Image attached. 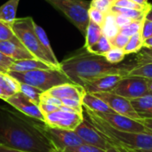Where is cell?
<instances>
[{
  "label": "cell",
  "mask_w": 152,
  "mask_h": 152,
  "mask_svg": "<svg viewBox=\"0 0 152 152\" xmlns=\"http://www.w3.org/2000/svg\"><path fill=\"white\" fill-rule=\"evenodd\" d=\"M45 122L18 110L0 107L3 145L27 152H60L44 131Z\"/></svg>",
  "instance_id": "cell-1"
},
{
  "label": "cell",
  "mask_w": 152,
  "mask_h": 152,
  "mask_svg": "<svg viewBox=\"0 0 152 152\" xmlns=\"http://www.w3.org/2000/svg\"><path fill=\"white\" fill-rule=\"evenodd\" d=\"M61 70L72 83L84 87L89 81L108 74L127 76L137 64L110 63L103 55L86 52L74 54L60 62Z\"/></svg>",
  "instance_id": "cell-2"
},
{
  "label": "cell",
  "mask_w": 152,
  "mask_h": 152,
  "mask_svg": "<svg viewBox=\"0 0 152 152\" xmlns=\"http://www.w3.org/2000/svg\"><path fill=\"white\" fill-rule=\"evenodd\" d=\"M84 116L112 147L125 150L152 149V135L146 133L127 132L116 129L101 119L92 110L84 107Z\"/></svg>",
  "instance_id": "cell-3"
},
{
  "label": "cell",
  "mask_w": 152,
  "mask_h": 152,
  "mask_svg": "<svg viewBox=\"0 0 152 152\" xmlns=\"http://www.w3.org/2000/svg\"><path fill=\"white\" fill-rule=\"evenodd\" d=\"M7 73L20 83L32 86L43 92L62 84L72 83L61 69H35L27 72L8 71Z\"/></svg>",
  "instance_id": "cell-4"
},
{
  "label": "cell",
  "mask_w": 152,
  "mask_h": 152,
  "mask_svg": "<svg viewBox=\"0 0 152 152\" xmlns=\"http://www.w3.org/2000/svg\"><path fill=\"white\" fill-rule=\"evenodd\" d=\"M11 28L14 35L20 39L23 45L34 55L35 58L52 65L49 62L40 45V42L35 30V21L31 17L16 19L11 25Z\"/></svg>",
  "instance_id": "cell-5"
},
{
  "label": "cell",
  "mask_w": 152,
  "mask_h": 152,
  "mask_svg": "<svg viewBox=\"0 0 152 152\" xmlns=\"http://www.w3.org/2000/svg\"><path fill=\"white\" fill-rule=\"evenodd\" d=\"M53 7L62 12L77 29L86 35L90 19L88 10L91 2L86 0H45Z\"/></svg>",
  "instance_id": "cell-6"
},
{
  "label": "cell",
  "mask_w": 152,
  "mask_h": 152,
  "mask_svg": "<svg viewBox=\"0 0 152 152\" xmlns=\"http://www.w3.org/2000/svg\"><path fill=\"white\" fill-rule=\"evenodd\" d=\"M111 93L128 100L142 97L149 94L148 79L141 77L126 76L117 84Z\"/></svg>",
  "instance_id": "cell-7"
},
{
  "label": "cell",
  "mask_w": 152,
  "mask_h": 152,
  "mask_svg": "<svg viewBox=\"0 0 152 152\" xmlns=\"http://www.w3.org/2000/svg\"><path fill=\"white\" fill-rule=\"evenodd\" d=\"M44 131L60 152L66 148L76 147L84 143L82 139L74 131L52 127L46 123L44 125Z\"/></svg>",
  "instance_id": "cell-8"
},
{
  "label": "cell",
  "mask_w": 152,
  "mask_h": 152,
  "mask_svg": "<svg viewBox=\"0 0 152 152\" xmlns=\"http://www.w3.org/2000/svg\"><path fill=\"white\" fill-rule=\"evenodd\" d=\"M84 120V114L58 110L45 116V123L52 127L75 131Z\"/></svg>",
  "instance_id": "cell-9"
},
{
  "label": "cell",
  "mask_w": 152,
  "mask_h": 152,
  "mask_svg": "<svg viewBox=\"0 0 152 152\" xmlns=\"http://www.w3.org/2000/svg\"><path fill=\"white\" fill-rule=\"evenodd\" d=\"M102 100H103L110 108L111 110L120 115L128 117L134 120H140L141 118L135 112L134 109L133 108L130 100L124 98L120 95L113 94L111 92H102V93H96L94 94Z\"/></svg>",
  "instance_id": "cell-10"
},
{
  "label": "cell",
  "mask_w": 152,
  "mask_h": 152,
  "mask_svg": "<svg viewBox=\"0 0 152 152\" xmlns=\"http://www.w3.org/2000/svg\"><path fill=\"white\" fill-rule=\"evenodd\" d=\"M84 142V143L97 147L105 151L112 148L111 144L97 131V129L91 125V123L85 118L81 124L74 131Z\"/></svg>",
  "instance_id": "cell-11"
},
{
  "label": "cell",
  "mask_w": 152,
  "mask_h": 152,
  "mask_svg": "<svg viewBox=\"0 0 152 152\" xmlns=\"http://www.w3.org/2000/svg\"><path fill=\"white\" fill-rule=\"evenodd\" d=\"M96 116H98L104 122L111 126L112 127L127 132L135 133H146V129L142 123L137 120L132 119L128 117L114 113H98L93 111ZM147 134V133H146Z\"/></svg>",
  "instance_id": "cell-12"
},
{
  "label": "cell",
  "mask_w": 152,
  "mask_h": 152,
  "mask_svg": "<svg viewBox=\"0 0 152 152\" xmlns=\"http://www.w3.org/2000/svg\"><path fill=\"white\" fill-rule=\"evenodd\" d=\"M5 102L11 106H12L18 111L30 118L38 119L43 122L45 121V117L41 112L39 106L36 104L35 102H33L30 99H28L20 92L16 93L13 95L8 97L5 100Z\"/></svg>",
  "instance_id": "cell-13"
},
{
  "label": "cell",
  "mask_w": 152,
  "mask_h": 152,
  "mask_svg": "<svg viewBox=\"0 0 152 152\" xmlns=\"http://www.w3.org/2000/svg\"><path fill=\"white\" fill-rule=\"evenodd\" d=\"M0 51L13 61L35 58L16 36L8 40L0 41Z\"/></svg>",
  "instance_id": "cell-14"
},
{
  "label": "cell",
  "mask_w": 152,
  "mask_h": 152,
  "mask_svg": "<svg viewBox=\"0 0 152 152\" xmlns=\"http://www.w3.org/2000/svg\"><path fill=\"white\" fill-rule=\"evenodd\" d=\"M126 76L120 74H108L99 77L86 83L84 86L86 92L90 94L102 93V92H111L112 89L117 86V84Z\"/></svg>",
  "instance_id": "cell-15"
},
{
  "label": "cell",
  "mask_w": 152,
  "mask_h": 152,
  "mask_svg": "<svg viewBox=\"0 0 152 152\" xmlns=\"http://www.w3.org/2000/svg\"><path fill=\"white\" fill-rule=\"evenodd\" d=\"M48 94L56 97L60 100L62 99H75L82 102L83 96L86 93V90L74 83H66L51 88L46 91Z\"/></svg>",
  "instance_id": "cell-16"
},
{
  "label": "cell",
  "mask_w": 152,
  "mask_h": 152,
  "mask_svg": "<svg viewBox=\"0 0 152 152\" xmlns=\"http://www.w3.org/2000/svg\"><path fill=\"white\" fill-rule=\"evenodd\" d=\"M35 69H56L52 65L40 61L38 59H25L14 61L8 71L13 72H27Z\"/></svg>",
  "instance_id": "cell-17"
},
{
  "label": "cell",
  "mask_w": 152,
  "mask_h": 152,
  "mask_svg": "<svg viewBox=\"0 0 152 152\" xmlns=\"http://www.w3.org/2000/svg\"><path fill=\"white\" fill-rule=\"evenodd\" d=\"M83 106L92 111L98 113H114L111 108L101 98L94 94L86 92L82 99Z\"/></svg>",
  "instance_id": "cell-18"
},
{
  "label": "cell",
  "mask_w": 152,
  "mask_h": 152,
  "mask_svg": "<svg viewBox=\"0 0 152 152\" xmlns=\"http://www.w3.org/2000/svg\"><path fill=\"white\" fill-rule=\"evenodd\" d=\"M35 30H36V33H37V36L38 37V40L40 42V45L49 61V62L57 69H61V65H60V62L58 61L53 51V48L51 46V44H50V41L48 39V37L45 33V31L44 30V28L40 26H38L37 24L35 23Z\"/></svg>",
  "instance_id": "cell-19"
},
{
  "label": "cell",
  "mask_w": 152,
  "mask_h": 152,
  "mask_svg": "<svg viewBox=\"0 0 152 152\" xmlns=\"http://www.w3.org/2000/svg\"><path fill=\"white\" fill-rule=\"evenodd\" d=\"M130 102L141 118H152V94H147L142 97L130 100Z\"/></svg>",
  "instance_id": "cell-20"
},
{
  "label": "cell",
  "mask_w": 152,
  "mask_h": 152,
  "mask_svg": "<svg viewBox=\"0 0 152 152\" xmlns=\"http://www.w3.org/2000/svg\"><path fill=\"white\" fill-rule=\"evenodd\" d=\"M0 89L5 101L8 97L20 92V82L7 72L0 71Z\"/></svg>",
  "instance_id": "cell-21"
},
{
  "label": "cell",
  "mask_w": 152,
  "mask_h": 152,
  "mask_svg": "<svg viewBox=\"0 0 152 152\" xmlns=\"http://www.w3.org/2000/svg\"><path fill=\"white\" fill-rule=\"evenodd\" d=\"M20 0H8L0 6V20L12 25L16 20V12Z\"/></svg>",
  "instance_id": "cell-22"
},
{
  "label": "cell",
  "mask_w": 152,
  "mask_h": 152,
  "mask_svg": "<svg viewBox=\"0 0 152 152\" xmlns=\"http://www.w3.org/2000/svg\"><path fill=\"white\" fill-rule=\"evenodd\" d=\"M101 27L102 35L110 40L114 38L120 32V28L116 21V14L111 11L105 13V19Z\"/></svg>",
  "instance_id": "cell-23"
},
{
  "label": "cell",
  "mask_w": 152,
  "mask_h": 152,
  "mask_svg": "<svg viewBox=\"0 0 152 152\" xmlns=\"http://www.w3.org/2000/svg\"><path fill=\"white\" fill-rule=\"evenodd\" d=\"M86 44H85V49L87 50L91 46H93L94 44H96L101 37L102 36V27L94 23V21H89V24L86 28Z\"/></svg>",
  "instance_id": "cell-24"
},
{
  "label": "cell",
  "mask_w": 152,
  "mask_h": 152,
  "mask_svg": "<svg viewBox=\"0 0 152 152\" xmlns=\"http://www.w3.org/2000/svg\"><path fill=\"white\" fill-rule=\"evenodd\" d=\"M150 4H148L147 8L145 10H135V9H128V8H122V7H118V6H112L111 7V12L117 14H122L126 17H128L129 19L133 20H142L145 19L146 12L149 8Z\"/></svg>",
  "instance_id": "cell-25"
},
{
  "label": "cell",
  "mask_w": 152,
  "mask_h": 152,
  "mask_svg": "<svg viewBox=\"0 0 152 152\" xmlns=\"http://www.w3.org/2000/svg\"><path fill=\"white\" fill-rule=\"evenodd\" d=\"M112 45L110 41L109 38H107L105 36H102L101 38L99 39V41L94 44L93 46H91L90 48H88L86 51H88L91 53L94 54H97V55H103L109 52L111 48H112Z\"/></svg>",
  "instance_id": "cell-26"
},
{
  "label": "cell",
  "mask_w": 152,
  "mask_h": 152,
  "mask_svg": "<svg viewBox=\"0 0 152 152\" xmlns=\"http://www.w3.org/2000/svg\"><path fill=\"white\" fill-rule=\"evenodd\" d=\"M20 92L37 105L40 103V97L44 93L42 90L24 83H20Z\"/></svg>",
  "instance_id": "cell-27"
},
{
  "label": "cell",
  "mask_w": 152,
  "mask_h": 152,
  "mask_svg": "<svg viewBox=\"0 0 152 152\" xmlns=\"http://www.w3.org/2000/svg\"><path fill=\"white\" fill-rule=\"evenodd\" d=\"M143 47V39L141 33H137L129 37L128 43L124 48V51L126 54L133 53H139Z\"/></svg>",
  "instance_id": "cell-28"
},
{
  "label": "cell",
  "mask_w": 152,
  "mask_h": 152,
  "mask_svg": "<svg viewBox=\"0 0 152 152\" xmlns=\"http://www.w3.org/2000/svg\"><path fill=\"white\" fill-rule=\"evenodd\" d=\"M127 76L141 77L146 79H152V62L136 66Z\"/></svg>",
  "instance_id": "cell-29"
},
{
  "label": "cell",
  "mask_w": 152,
  "mask_h": 152,
  "mask_svg": "<svg viewBox=\"0 0 152 152\" xmlns=\"http://www.w3.org/2000/svg\"><path fill=\"white\" fill-rule=\"evenodd\" d=\"M145 19L142 20H133L132 22H130L129 24L126 25L125 27L120 28V33L127 36V37H132L137 33H141L142 28V25H143V21Z\"/></svg>",
  "instance_id": "cell-30"
},
{
  "label": "cell",
  "mask_w": 152,
  "mask_h": 152,
  "mask_svg": "<svg viewBox=\"0 0 152 152\" xmlns=\"http://www.w3.org/2000/svg\"><path fill=\"white\" fill-rule=\"evenodd\" d=\"M126 53H125L124 49L118 48V47H112L109 52H107L104 54V57L106 60L110 63H120L126 57Z\"/></svg>",
  "instance_id": "cell-31"
},
{
  "label": "cell",
  "mask_w": 152,
  "mask_h": 152,
  "mask_svg": "<svg viewBox=\"0 0 152 152\" xmlns=\"http://www.w3.org/2000/svg\"><path fill=\"white\" fill-rule=\"evenodd\" d=\"M136 64L142 65V64H146V63H151L152 62V49L151 48H147V47H142V49L138 53L136 56Z\"/></svg>",
  "instance_id": "cell-32"
},
{
  "label": "cell",
  "mask_w": 152,
  "mask_h": 152,
  "mask_svg": "<svg viewBox=\"0 0 152 152\" xmlns=\"http://www.w3.org/2000/svg\"><path fill=\"white\" fill-rule=\"evenodd\" d=\"M88 15H89V19L91 21H94V23H96L99 26H102L104 19H105V13L101 12L100 10L96 9L94 6H90L89 10H88Z\"/></svg>",
  "instance_id": "cell-33"
},
{
  "label": "cell",
  "mask_w": 152,
  "mask_h": 152,
  "mask_svg": "<svg viewBox=\"0 0 152 152\" xmlns=\"http://www.w3.org/2000/svg\"><path fill=\"white\" fill-rule=\"evenodd\" d=\"M61 152H105V151L101 150L97 147L86 144V143H83L76 147L66 148Z\"/></svg>",
  "instance_id": "cell-34"
},
{
  "label": "cell",
  "mask_w": 152,
  "mask_h": 152,
  "mask_svg": "<svg viewBox=\"0 0 152 152\" xmlns=\"http://www.w3.org/2000/svg\"><path fill=\"white\" fill-rule=\"evenodd\" d=\"M114 6L122 7V8H128V9H135V10H145L147 6H142L138 4L137 3L134 2L133 0H117L114 4Z\"/></svg>",
  "instance_id": "cell-35"
},
{
  "label": "cell",
  "mask_w": 152,
  "mask_h": 152,
  "mask_svg": "<svg viewBox=\"0 0 152 152\" xmlns=\"http://www.w3.org/2000/svg\"><path fill=\"white\" fill-rule=\"evenodd\" d=\"M91 5L102 12L107 13L111 10L113 3L111 2V0H92Z\"/></svg>",
  "instance_id": "cell-36"
},
{
  "label": "cell",
  "mask_w": 152,
  "mask_h": 152,
  "mask_svg": "<svg viewBox=\"0 0 152 152\" xmlns=\"http://www.w3.org/2000/svg\"><path fill=\"white\" fill-rule=\"evenodd\" d=\"M14 36L11 26L0 20V41L11 39Z\"/></svg>",
  "instance_id": "cell-37"
},
{
  "label": "cell",
  "mask_w": 152,
  "mask_h": 152,
  "mask_svg": "<svg viewBox=\"0 0 152 152\" xmlns=\"http://www.w3.org/2000/svg\"><path fill=\"white\" fill-rule=\"evenodd\" d=\"M129 40V37L122 34V33H118L114 38L110 39V43L112 45L113 47H118V48H122L124 49L125 46L126 45V44L128 43Z\"/></svg>",
  "instance_id": "cell-38"
},
{
  "label": "cell",
  "mask_w": 152,
  "mask_h": 152,
  "mask_svg": "<svg viewBox=\"0 0 152 152\" xmlns=\"http://www.w3.org/2000/svg\"><path fill=\"white\" fill-rule=\"evenodd\" d=\"M46 102V103H50V104H53V105H55V106H58L59 108L61 106H62V102L60 99L56 98V97H53L50 94H48L47 93L44 92L42 94H41V97H40V102Z\"/></svg>",
  "instance_id": "cell-39"
},
{
  "label": "cell",
  "mask_w": 152,
  "mask_h": 152,
  "mask_svg": "<svg viewBox=\"0 0 152 152\" xmlns=\"http://www.w3.org/2000/svg\"><path fill=\"white\" fill-rule=\"evenodd\" d=\"M142 34V37L143 39V41L145 39H148L152 37V21L148 20H144L143 21V25H142V28L141 31Z\"/></svg>",
  "instance_id": "cell-40"
},
{
  "label": "cell",
  "mask_w": 152,
  "mask_h": 152,
  "mask_svg": "<svg viewBox=\"0 0 152 152\" xmlns=\"http://www.w3.org/2000/svg\"><path fill=\"white\" fill-rule=\"evenodd\" d=\"M39 109L41 110V112L43 113V115L45 117L58 110H60V108L58 106H55V105H53V104H50V103H46V102H40L39 103Z\"/></svg>",
  "instance_id": "cell-41"
},
{
  "label": "cell",
  "mask_w": 152,
  "mask_h": 152,
  "mask_svg": "<svg viewBox=\"0 0 152 152\" xmlns=\"http://www.w3.org/2000/svg\"><path fill=\"white\" fill-rule=\"evenodd\" d=\"M13 61H14L12 59L7 57L5 54H4L0 51V69H2L4 72H8V70Z\"/></svg>",
  "instance_id": "cell-42"
},
{
  "label": "cell",
  "mask_w": 152,
  "mask_h": 152,
  "mask_svg": "<svg viewBox=\"0 0 152 152\" xmlns=\"http://www.w3.org/2000/svg\"><path fill=\"white\" fill-rule=\"evenodd\" d=\"M115 14H116V21H117V24L119 27V28L125 27L126 25H127L133 21V20H131L128 17H126L122 14H117V13H115Z\"/></svg>",
  "instance_id": "cell-43"
},
{
  "label": "cell",
  "mask_w": 152,
  "mask_h": 152,
  "mask_svg": "<svg viewBox=\"0 0 152 152\" xmlns=\"http://www.w3.org/2000/svg\"><path fill=\"white\" fill-rule=\"evenodd\" d=\"M138 121L143 125L146 129V133L152 135V118H141Z\"/></svg>",
  "instance_id": "cell-44"
},
{
  "label": "cell",
  "mask_w": 152,
  "mask_h": 152,
  "mask_svg": "<svg viewBox=\"0 0 152 152\" xmlns=\"http://www.w3.org/2000/svg\"><path fill=\"white\" fill-rule=\"evenodd\" d=\"M0 152H27L23 151H19V150H15L4 145H0Z\"/></svg>",
  "instance_id": "cell-45"
},
{
  "label": "cell",
  "mask_w": 152,
  "mask_h": 152,
  "mask_svg": "<svg viewBox=\"0 0 152 152\" xmlns=\"http://www.w3.org/2000/svg\"><path fill=\"white\" fill-rule=\"evenodd\" d=\"M145 20H151V21H152V4H150L149 8H148L147 12H146Z\"/></svg>",
  "instance_id": "cell-46"
},
{
  "label": "cell",
  "mask_w": 152,
  "mask_h": 152,
  "mask_svg": "<svg viewBox=\"0 0 152 152\" xmlns=\"http://www.w3.org/2000/svg\"><path fill=\"white\" fill-rule=\"evenodd\" d=\"M143 47H147V48H151L152 49V37L148 38V39H145L143 41Z\"/></svg>",
  "instance_id": "cell-47"
},
{
  "label": "cell",
  "mask_w": 152,
  "mask_h": 152,
  "mask_svg": "<svg viewBox=\"0 0 152 152\" xmlns=\"http://www.w3.org/2000/svg\"><path fill=\"white\" fill-rule=\"evenodd\" d=\"M133 1L142 6H147L149 4V0H133Z\"/></svg>",
  "instance_id": "cell-48"
},
{
  "label": "cell",
  "mask_w": 152,
  "mask_h": 152,
  "mask_svg": "<svg viewBox=\"0 0 152 152\" xmlns=\"http://www.w3.org/2000/svg\"><path fill=\"white\" fill-rule=\"evenodd\" d=\"M148 90L149 94H152V79H148Z\"/></svg>",
  "instance_id": "cell-49"
},
{
  "label": "cell",
  "mask_w": 152,
  "mask_h": 152,
  "mask_svg": "<svg viewBox=\"0 0 152 152\" xmlns=\"http://www.w3.org/2000/svg\"><path fill=\"white\" fill-rule=\"evenodd\" d=\"M134 152H152V149H148V150H131Z\"/></svg>",
  "instance_id": "cell-50"
},
{
  "label": "cell",
  "mask_w": 152,
  "mask_h": 152,
  "mask_svg": "<svg viewBox=\"0 0 152 152\" xmlns=\"http://www.w3.org/2000/svg\"><path fill=\"white\" fill-rule=\"evenodd\" d=\"M0 99H2V100H4V94H3V93H2V91H1V89H0Z\"/></svg>",
  "instance_id": "cell-51"
},
{
  "label": "cell",
  "mask_w": 152,
  "mask_h": 152,
  "mask_svg": "<svg viewBox=\"0 0 152 152\" xmlns=\"http://www.w3.org/2000/svg\"><path fill=\"white\" fill-rule=\"evenodd\" d=\"M116 1H117V0H111V2H112V3H113V4H114V3H115V2H116Z\"/></svg>",
  "instance_id": "cell-52"
},
{
  "label": "cell",
  "mask_w": 152,
  "mask_h": 152,
  "mask_svg": "<svg viewBox=\"0 0 152 152\" xmlns=\"http://www.w3.org/2000/svg\"><path fill=\"white\" fill-rule=\"evenodd\" d=\"M0 145H3V142H2V141H1V139H0Z\"/></svg>",
  "instance_id": "cell-53"
},
{
  "label": "cell",
  "mask_w": 152,
  "mask_h": 152,
  "mask_svg": "<svg viewBox=\"0 0 152 152\" xmlns=\"http://www.w3.org/2000/svg\"><path fill=\"white\" fill-rule=\"evenodd\" d=\"M126 151H127L128 152H134L133 151H131V150H126Z\"/></svg>",
  "instance_id": "cell-54"
},
{
  "label": "cell",
  "mask_w": 152,
  "mask_h": 152,
  "mask_svg": "<svg viewBox=\"0 0 152 152\" xmlns=\"http://www.w3.org/2000/svg\"><path fill=\"white\" fill-rule=\"evenodd\" d=\"M0 71H2V72H4V70L2 69H0Z\"/></svg>",
  "instance_id": "cell-55"
}]
</instances>
